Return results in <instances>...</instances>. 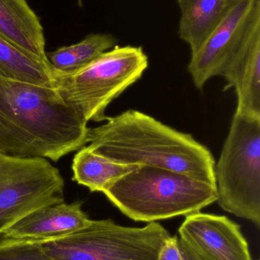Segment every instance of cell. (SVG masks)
<instances>
[{
  "label": "cell",
  "instance_id": "30bf717a",
  "mask_svg": "<svg viewBox=\"0 0 260 260\" xmlns=\"http://www.w3.org/2000/svg\"><path fill=\"white\" fill-rule=\"evenodd\" d=\"M221 76L227 82L224 89L234 88L236 91L238 107L235 113L260 118V5Z\"/></svg>",
  "mask_w": 260,
  "mask_h": 260
},
{
  "label": "cell",
  "instance_id": "d6986e66",
  "mask_svg": "<svg viewBox=\"0 0 260 260\" xmlns=\"http://www.w3.org/2000/svg\"><path fill=\"white\" fill-rule=\"evenodd\" d=\"M180 251L185 260H209L198 253L192 246L182 239H179Z\"/></svg>",
  "mask_w": 260,
  "mask_h": 260
},
{
  "label": "cell",
  "instance_id": "277c9868",
  "mask_svg": "<svg viewBox=\"0 0 260 260\" xmlns=\"http://www.w3.org/2000/svg\"><path fill=\"white\" fill-rule=\"evenodd\" d=\"M148 67L141 47L115 46L77 71L53 70L54 88L87 123L104 121L107 107L139 80Z\"/></svg>",
  "mask_w": 260,
  "mask_h": 260
},
{
  "label": "cell",
  "instance_id": "8fae6325",
  "mask_svg": "<svg viewBox=\"0 0 260 260\" xmlns=\"http://www.w3.org/2000/svg\"><path fill=\"white\" fill-rule=\"evenodd\" d=\"M82 209V203H62L40 208L9 227L3 238L18 240L50 241L71 235L91 223Z\"/></svg>",
  "mask_w": 260,
  "mask_h": 260
},
{
  "label": "cell",
  "instance_id": "5bb4252c",
  "mask_svg": "<svg viewBox=\"0 0 260 260\" xmlns=\"http://www.w3.org/2000/svg\"><path fill=\"white\" fill-rule=\"evenodd\" d=\"M137 167L112 161L96 154L88 145L82 147L73 157L72 179L91 192H103Z\"/></svg>",
  "mask_w": 260,
  "mask_h": 260
},
{
  "label": "cell",
  "instance_id": "7c38bea8",
  "mask_svg": "<svg viewBox=\"0 0 260 260\" xmlns=\"http://www.w3.org/2000/svg\"><path fill=\"white\" fill-rule=\"evenodd\" d=\"M0 35L51 67L46 54L44 29L26 0H0Z\"/></svg>",
  "mask_w": 260,
  "mask_h": 260
},
{
  "label": "cell",
  "instance_id": "7a4b0ae2",
  "mask_svg": "<svg viewBox=\"0 0 260 260\" xmlns=\"http://www.w3.org/2000/svg\"><path fill=\"white\" fill-rule=\"evenodd\" d=\"M90 128L87 142L96 154L116 163L165 168L215 185V160L192 135L129 110Z\"/></svg>",
  "mask_w": 260,
  "mask_h": 260
},
{
  "label": "cell",
  "instance_id": "ba28073f",
  "mask_svg": "<svg viewBox=\"0 0 260 260\" xmlns=\"http://www.w3.org/2000/svg\"><path fill=\"white\" fill-rule=\"evenodd\" d=\"M260 0H235L227 15L195 53H192L188 70L197 89L206 82L221 76L226 62L247 31Z\"/></svg>",
  "mask_w": 260,
  "mask_h": 260
},
{
  "label": "cell",
  "instance_id": "8992f818",
  "mask_svg": "<svg viewBox=\"0 0 260 260\" xmlns=\"http://www.w3.org/2000/svg\"><path fill=\"white\" fill-rule=\"evenodd\" d=\"M170 236L157 221L142 228L126 227L112 219L92 220L71 235L42 241V248L55 260H157Z\"/></svg>",
  "mask_w": 260,
  "mask_h": 260
},
{
  "label": "cell",
  "instance_id": "e0dca14e",
  "mask_svg": "<svg viewBox=\"0 0 260 260\" xmlns=\"http://www.w3.org/2000/svg\"><path fill=\"white\" fill-rule=\"evenodd\" d=\"M42 241L0 240V260H55L42 248Z\"/></svg>",
  "mask_w": 260,
  "mask_h": 260
},
{
  "label": "cell",
  "instance_id": "6da1fadb",
  "mask_svg": "<svg viewBox=\"0 0 260 260\" xmlns=\"http://www.w3.org/2000/svg\"><path fill=\"white\" fill-rule=\"evenodd\" d=\"M87 123L56 88L0 76V154L57 162L88 143Z\"/></svg>",
  "mask_w": 260,
  "mask_h": 260
},
{
  "label": "cell",
  "instance_id": "4fadbf2b",
  "mask_svg": "<svg viewBox=\"0 0 260 260\" xmlns=\"http://www.w3.org/2000/svg\"><path fill=\"white\" fill-rule=\"evenodd\" d=\"M235 0H177L180 38L196 52L227 15Z\"/></svg>",
  "mask_w": 260,
  "mask_h": 260
},
{
  "label": "cell",
  "instance_id": "5b68a950",
  "mask_svg": "<svg viewBox=\"0 0 260 260\" xmlns=\"http://www.w3.org/2000/svg\"><path fill=\"white\" fill-rule=\"evenodd\" d=\"M215 186L221 209L260 229V118L235 113L218 164Z\"/></svg>",
  "mask_w": 260,
  "mask_h": 260
},
{
  "label": "cell",
  "instance_id": "9a60e30c",
  "mask_svg": "<svg viewBox=\"0 0 260 260\" xmlns=\"http://www.w3.org/2000/svg\"><path fill=\"white\" fill-rule=\"evenodd\" d=\"M0 76L12 80L54 88L53 69L0 35Z\"/></svg>",
  "mask_w": 260,
  "mask_h": 260
},
{
  "label": "cell",
  "instance_id": "9c48e42d",
  "mask_svg": "<svg viewBox=\"0 0 260 260\" xmlns=\"http://www.w3.org/2000/svg\"><path fill=\"white\" fill-rule=\"evenodd\" d=\"M178 232L180 239L209 260H253L241 225L225 215L190 214Z\"/></svg>",
  "mask_w": 260,
  "mask_h": 260
},
{
  "label": "cell",
  "instance_id": "44dd1931",
  "mask_svg": "<svg viewBox=\"0 0 260 260\" xmlns=\"http://www.w3.org/2000/svg\"><path fill=\"white\" fill-rule=\"evenodd\" d=\"M256 260H259V259H256Z\"/></svg>",
  "mask_w": 260,
  "mask_h": 260
},
{
  "label": "cell",
  "instance_id": "3957f363",
  "mask_svg": "<svg viewBox=\"0 0 260 260\" xmlns=\"http://www.w3.org/2000/svg\"><path fill=\"white\" fill-rule=\"evenodd\" d=\"M102 193L133 221L148 223L201 212L218 199L215 185L183 173L141 165Z\"/></svg>",
  "mask_w": 260,
  "mask_h": 260
},
{
  "label": "cell",
  "instance_id": "ffe728a7",
  "mask_svg": "<svg viewBox=\"0 0 260 260\" xmlns=\"http://www.w3.org/2000/svg\"><path fill=\"white\" fill-rule=\"evenodd\" d=\"M78 4L79 6H82V0H78Z\"/></svg>",
  "mask_w": 260,
  "mask_h": 260
},
{
  "label": "cell",
  "instance_id": "2e32d148",
  "mask_svg": "<svg viewBox=\"0 0 260 260\" xmlns=\"http://www.w3.org/2000/svg\"><path fill=\"white\" fill-rule=\"evenodd\" d=\"M117 40L111 35L93 34L77 44L46 53L52 69L63 73L81 70L101 54L116 46Z\"/></svg>",
  "mask_w": 260,
  "mask_h": 260
},
{
  "label": "cell",
  "instance_id": "52a82bcc",
  "mask_svg": "<svg viewBox=\"0 0 260 260\" xmlns=\"http://www.w3.org/2000/svg\"><path fill=\"white\" fill-rule=\"evenodd\" d=\"M64 180L47 159L0 154V237L30 212L64 203Z\"/></svg>",
  "mask_w": 260,
  "mask_h": 260
},
{
  "label": "cell",
  "instance_id": "ac0fdd59",
  "mask_svg": "<svg viewBox=\"0 0 260 260\" xmlns=\"http://www.w3.org/2000/svg\"><path fill=\"white\" fill-rule=\"evenodd\" d=\"M157 260H185L180 251L178 237L170 235L164 241L159 251Z\"/></svg>",
  "mask_w": 260,
  "mask_h": 260
}]
</instances>
